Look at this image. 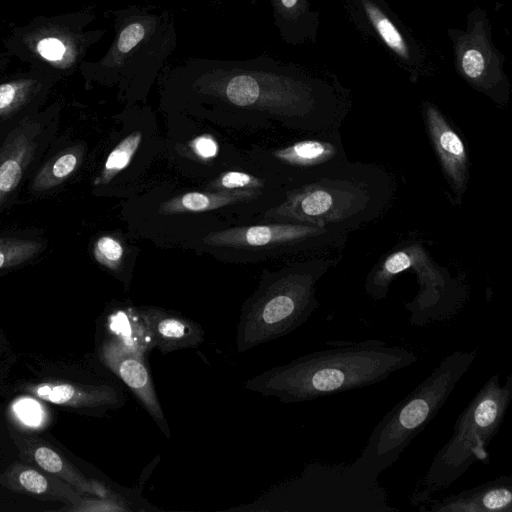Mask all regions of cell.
I'll use <instances>...</instances> for the list:
<instances>
[{
    "mask_svg": "<svg viewBox=\"0 0 512 512\" xmlns=\"http://www.w3.org/2000/svg\"><path fill=\"white\" fill-rule=\"evenodd\" d=\"M417 355L378 340L337 343L250 378L244 388L299 403L381 382L417 362Z\"/></svg>",
    "mask_w": 512,
    "mask_h": 512,
    "instance_id": "obj_1",
    "label": "cell"
},
{
    "mask_svg": "<svg viewBox=\"0 0 512 512\" xmlns=\"http://www.w3.org/2000/svg\"><path fill=\"white\" fill-rule=\"evenodd\" d=\"M167 89L201 102L289 115L306 99V84L292 67L267 55L242 60L193 58L176 66Z\"/></svg>",
    "mask_w": 512,
    "mask_h": 512,
    "instance_id": "obj_2",
    "label": "cell"
},
{
    "mask_svg": "<svg viewBox=\"0 0 512 512\" xmlns=\"http://www.w3.org/2000/svg\"><path fill=\"white\" fill-rule=\"evenodd\" d=\"M114 37L97 61L79 67L86 82L118 84L131 93L155 80L177 47L174 17L152 5H130L112 11Z\"/></svg>",
    "mask_w": 512,
    "mask_h": 512,
    "instance_id": "obj_3",
    "label": "cell"
},
{
    "mask_svg": "<svg viewBox=\"0 0 512 512\" xmlns=\"http://www.w3.org/2000/svg\"><path fill=\"white\" fill-rule=\"evenodd\" d=\"M476 351H454L375 425L354 463L378 477L392 466L407 446L441 410L471 367Z\"/></svg>",
    "mask_w": 512,
    "mask_h": 512,
    "instance_id": "obj_4",
    "label": "cell"
},
{
    "mask_svg": "<svg viewBox=\"0 0 512 512\" xmlns=\"http://www.w3.org/2000/svg\"><path fill=\"white\" fill-rule=\"evenodd\" d=\"M512 400V375L504 383L493 374L454 423L453 433L438 450L409 502L421 508L450 487L469 467L489 457L487 446L497 434Z\"/></svg>",
    "mask_w": 512,
    "mask_h": 512,
    "instance_id": "obj_5",
    "label": "cell"
},
{
    "mask_svg": "<svg viewBox=\"0 0 512 512\" xmlns=\"http://www.w3.org/2000/svg\"><path fill=\"white\" fill-rule=\"evenodd\" d=\"M91 9L54 16H38L16 26L5 39L9 55L59 79L72 74L84 61L88 50L105 34L89 30L95 20Z\"/></svg>",
    "mask_w": 512,
    "mask_h": 512,
    "instance_id": "obj_6",
    "label": "cell"
},
{
    "mask_svg": "<svg viewBox=\"0 0 512 512\" xmlns=\"http://www.w3.org/2000/svg\"><path fill=\"white\" fill-rule=\"evenodd\" d=\"M317 306L314 279L309 274H287L266 283L242 307L236 351L246 352L288 335L303 325Z\"/></svg>",
    "mask_w": 512,
    "mask_h": 512,
    "instance_id": "obj_7",
    "label": "cell"
},
{
    "mask_svg": "<svg viewBox=\"0 0 512 512\" xmlns=\"http://www.w3.org/2000/svg\"><path fill=\"white\" fill-rule=\"evenodd\" d=\"M292 509L310 512H396L378 477L351 464L315 462L289 485Z\"/></svg>",
    "mask_w": 512,
    "mask_h": 512,
    "instance_id": "obj_8",
    "label": "cell"
},
{
    "mask_svg": "<svg viewBox=\"0 0 512 512\" xmlns=\"http://www.w3.org/2000/svg\"><path fill=\"white\" fill-rule=\"evenodd\" d=\"M60 108H49L29 116L0 143V210L15 193L25 174L41 157L55 134Z\"/></svg>",
    "mask_w": 512,
    "mask_h": 512,
    "instance_id": "obj_9",
    "label": "cell"
},
{
    "mask_svg": "<svg viewBox=\"0 0 512 512\" xmlns=\"http://www.w3.org/2000/svg\"><path fill=\"white\" fill-rule=\"evenodd\" d=\"M58 80L56 75L30 68L0 81V138L38 112Z\"/></svg>",
    "mask_w": 512,
    "mask_h": 512,
    "instance_id": "obj_10",
    "label": "cell"
},
{
    "mask_svg": "<svg viewBox=\"0 0 512 512\" xmlns=\"http://www.w3.org/2000/svg\"><path fill=\"white\" fill-rule=\"evenodd\" d=\"M421 512H512V477L502 475L443 498H434Z\"/></svg>",
    "mask_w": 512,
    "mask_h": 512,
    "instance_id": "obj_11",
    "label": "cell"
},
{
    "mask_svg": "<svg viewBox=\"0 0 512 512\" xmlns=\"http://www.w3.org/2000/svg\"><path fill=\"white\" fill-rule=\"evenodd\" d=\"M108 352L111 366L117 376L135 395L161 431L170 438V430L159 403L145 356L127 349L118 342L111 345Z\"/></svg>",
    "mask_w": 512,
    "mask_h": 512,
    "instance_id": "obj_12",
    "label": "cell"
},
{
    "mask_svg": "<svg viewBox=\"0 0 512 512\" xmlns=\"http://www.w3.org/2000/svg\"><path fill=\"white\" fill-rule=\"evenodd\" d=\"M136 310L149 331L154 348L163 355L196 348L204 340L203 327L178 313L153 306L136 307Z\"/></svg>",
    "mask_w": 512,
    "mask_h": 512,
    "instance_id": "obj_13",
    "label": "cell"
},
{
    "mask_svg": "<svg viewBox=\"0 0 512 512\" xmlns=\"http://www.w3.org/2000/svg\"><path fill=\"white\" fill-rule=\"evenodd\" d=\"M320 232L317 227L307 225L267 224L212 232L203 241L219 247L258 248L297 242Z\"/></svg>",
    "mask_w": 512,
    "mask_h": 512,
    "instance_id": "obj_14",
    "label": "cell"
},
{
    "mask_svg": "<svg viewBox=\"0 0 512 512\" xmlns=\"http://www.w3.org/2000/svg\"><path fill=\"white\" fill-rule=\"evenodd\" d=\"M426 118L430 136L447 176L456 188H463L467 174V155L462 140L434 107L427 109Z\"/></svg>",
    "mask_w": 512,
    "mask_h": 512,
    "instance_id": "obj_15",
    "label": "cell"
},
{
    "mask_svg": "<svg viewBox=\"0 0 512 512\" xmlns=\"http://www.w3.org/2000/svg\"><path fill=\"white\" fill-rule=\"evenodd\" d=\"M260 190H223L216 192H188L163 202L159 213L164 215L211 211L238 202L255 199Z\"/></svg>",
    "mask_w": 512,
    "mask_h": 512,
    "instance_id": "obj_16",
    "label": "cell"
},
{
    "mask_svg": "<svg viewBox=\"0 0 512 512\" xmlns=\"http://www.w3.org/2000/svg\"><path fill=\"white\" fill-rule=\"evenodd\" d=\"M333 207L334 199L330 192L323 188H308L290 196L267 215L312 221L327 216Z\"/></svg>",
    "mask_w": 512,
    "mask_h": 512,
    "instance_id": "obj_17",
    "label": "cell"
},
{
    "mask_svg": "<svg viewBox=\"0 0 512 512\" xmlns=\"http://www.w3.org/2000/svg\"><path fill=\"white\" fill-rule=\"evenodd\" d=\"M264 0H250L256 4ZM271 4L274 24L287 43L300 41L306 34L307 8L305 0H267Z\"/></svg>",
    "mask_w": 512,
    "mask_h": 512,
    "instance_id": "obj_18",
    "label": "cell"
},
{
    "mask_svg": "<svg viewBox=\"0 0 512 512\" xmlns=\"http://www.w3.org/2000/svg\"><path fill=\"white\" fill-rule=\"evenodd\" d=\"M111 330L118 343L141 355L154 348L149 331L139 316L136 307L118 311L111 317Z\"/></svg>",
    "mask_w": 512,
    "mask_h": 512,
    "instance_id": "obj_19",
    "label": "cell"
},
{
    "mask_svg": "<svg viewBox=\"0 0 512 512\" xmlns=\"http://www.w3.org/2000/svg\"><path fill=\"white\" fill-rule=\"evenodd\" d=\"M82 148L70 147L47 162L35 175L31 189L44 192L64 182L79 166Z\"/></svg>",
    "mask_w": 512,
    "mask_h": 512,
    "instance_id": "obj_20",
    "label": "cell"
},
{
    "mask_svg": "<svg viewBox=\"0 0 512 512\" xmlns=\"http://www.w3.org/2000/svg\"><path fill=\"white\" fill-rule=\"evenodd\" d=\"M335 153L334 147L325 142L304 140L274 152L276 158L283 162L309 166L322 163Z\"/></svg>",
    "mask_w": 512,
    "mask_h": 512,
    "instance_id": "obj_21",
    "label": "cell"
},
{
    "mask_svg": "<svg viewBox=\"0 0 512 512\" xmlns=\"http://www.w3.org/2000/svg\"><path fill=\"white\" fill-rule=\"evenodd\" d=\"M142 139V133L135 131L126 136L108 155L100 175L94 180V185H104L112 180L120 171L126 168L132 160Z\"/></svg>",
    "mask_w": 512,
    "mask_h": 512,
    "instance_id": "obj_22",
    "label": "cell"
},
{
    "mask_svg": "<svg viewBox=\"0 0 512 512\" xmlns=\"http://www.w3.org/2000/svg\"><path fill=\"white\" fill-rule=\"evenodd\" d=\"M44 247L40 241L0 237V269L23 264L36 257Z\"/></svg>",
    "mask_w": 512,
    "mask_h": 512,
    "instance_id": "obj_23",
    "label": "cell"
},
{
    "mask_svg": "<svg viewBox=\"0 0 512 512\" xmlns=\"http://www.w3.org/2000/svg\"><path fill=\"white\" fill-rule=\"evenodd\" d=\"M371 21L384 42L398 55L407 57V45L395 25L377 8L367 5Z\"/></svg>",
    "mask_w": 512,
    "mask_h": 512,
    "instance_id": "obj_24",
    "label": "cell"
},
{
    "mask_svg": "<svg viewBox=\"0 0 512 512\" xmlns=\"http://www.w3.org/2000/svg\"><path fill=\"white\" fill-rule=\"evenodd\" d=\"M264 180L240 171H228L210 183L215 191L223 190H260Z\"/></svg>",
    "mask_w": 512,
    "mask_h": 512,
    "instance_id": "obj_25",
    "label": "cell"
},
{
    "mask_svg": "<svg viewBox=\"0 0 512 512\" xmlns=\"http://www.w3.org/2000/svg\"><path fill=\"white\" fill-rule=\"evenodd\" d=\"M124 249L121 243L111 236L100 237L94 246V256L102 265L117 269L122 261Z\"/></svg>",
    "mask_w": 512,
    "mask_h": 512,
    "instance_id": "obj_26",
    "label": "cell"
},
{
    "mask_svg": "<svg viewBox=\"0 0 512 512\" xmlns=\"http://www.w3.org/2000/svg\"><path fill=\"white\" fill-rule=\"evenodd\" d=\"M461 67L468 78L476 80L485 70V59L479 50L470 48L462 54Z\"/></svg>",
    "mask_w": 512,
    "mask_h": 512,
    "instance_id": "obj_27",
    "label": "cell"
},
{
    "mask_svg": "<svg viewBox=\"0 0 512 512\" xmlns=\"http://www.w3.org/2000/svg\"><path fill=\"white\" fill-rule=\"evenodd\" d=\"M37 394L54 404H63L73 398L75 390L69 384H59L54 387L44 385L38 388Z\"/></svg>",
    "mask_w": 512,
    "mask_h": 512,
    "instance_id": "obj_28",
    "label": "cell"
},
{
    "mask_svg": "<svg viewBox=\"0 0 512 512\" xmlns=\"http://www.w3.org/2000/svg\"><path fill=\"white\" fill-rule=\"evenodd\" d=\"M15 411L19 418L27 425L36 426L41 422L42 410L39 404L30 399L19 401L15 405Z\"/></svg>",
    "mask_w": 512,
    "mask_h": 512,
    "instance_id": "obj_29",
    "label": "cell"
},
{
    "mask_svg": "<svg viewBox=\"0 0 512 512\" xmlns=\"http://www.w3.org/2000/svg\"><path fill=\"white\" fill-rule=\"evenodd\" d=\"M37 464L44 470L56 473L62 469L63 463L60 456L47 447H40L34 453Z\"/></svg>",
    "mask_w": 512,
    "mask_h": 512,
    "instance_id": "obj_30",
    "label": "cell"
},
{
    "mask_svg": "<svg viewBox=\"0 0 512 512\" xmlns=\"http://www.w3.org/2000/svg\"><path fill=\"white\" fill-rule=\"evenodd\" d=\"M21 485L28 491L36 494L43 493L48 486L43 475L34 470H25L19 475Z\"/></svg>",
    "mask_w": 512,
    "mask_h": 512,
    "instance_id": "obj_31",
    "label": "cell"
},
{
    "mask_svg": "<svg viewBox=\"0 0 512 512\" xmlns=\"http://www.w3.org/2000/svg\"><path fill=\"white\" fill-rule=\"evenodd\" d=\"M194 152L203 159L215 157L218 146L215 140L208 136H199L192 142Z\"/></svg>",
    "mask_w": 512,
    "mask_h": 512,
    "instance_id": "obj_32",
    "label": "cell"
},
{
    "mask_svg": "<svg viewBox=\"0 0 512 512\" xmlns=\"http://www.w3.org/2000/svg\"><path fill=\"white\" fill-rule=\"evenodd\" d=\"M7 56H8L7 54L0 51V72L5 67V65L8 61Z\"/></svg>",
    "mask_w": 512,
    "mask_h": 512,
    "instance_id": "obj_33",
    "label": "cell"
},
{
    "mask_svg": "<svg viewBox=\"0 0 512 512\" xmlns=\"http://www.w3.org/2000/svg\"><path fill=\"white\" fill-rule=\"evenodd\" d=\"M215 2H220L221 0H214Z\"/></svg>",
    "mask_w": 512,
    "mask_h": 512,
    "instance_id": "obj_34",
    "label": "cell"
}]
</instances>
